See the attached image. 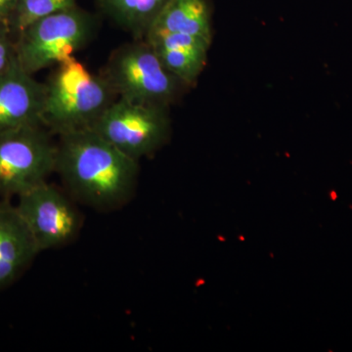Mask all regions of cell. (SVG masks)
I'll return each mask as SVG.
<instances>
[{
    "instance_id": "cell-4",
    "label": "cell",
    "mask_w": 352,
    "mask_h": 352,
    "mask_svg": "<svg viewBox=\"0 0 352 352\" xmlns=\"http://www.w3.org/2000/svg\"><path fill=\"white\" fill-rule=\"evenodd\" d=\"M98 28V18L78 6L44 17L16 36L18 63L34 75L74 56L94 41Z\"/></svg>"
},
{
    "instance_id": "cell-1",
    "label": "cell",
    "mask_w": 352,
    "mask_h": 352,
    "mask_svg": "<svg viewBox=\"0 0 352 352\" xmlns=\"http://www.w3.org/2000/svg\"><path fill=\"white\" fill-rule=\"evenodd\" d=\"M57 171L76 200L110 210L131 200L139 162L126 156L91 129L60 134Z\"/></svg>"
},
{
    "instance_id": "cell-3",
    "label": "cell",
    "mask_w": 352,
    "mask_h": 352,
    "mask_svg": "<svg viewBox=\"0 0 352 352\" xmlns=\"http://www.w3.org/2000/svg\"><path fill=\"white\" fill-rule=\"evenodd\" d=\"M118 98L170 107L186 88L166 69L145 39H134L113 51L101 73Z\"/></svg>"
},
{
    "instance_id": "cell-10",
    "label": "cell",
    "mask_w": 352,
    "mask_h": 352,
    "mask_svg": "<svg viewBox=\"0 0 352 352\" xmlns=\"http://www.w3.org/2000/svg\"><path fill=\"white\" fill-rule=\"evenodd\" d=\"M162 64L187 87H194L203 73L212 43L195 36L162 34L144 38Z\"/></svg>"
},
{
    "instance_id": "cell-9",
    "label": "cell",
    "mask_w": 352,
    "mask_h": 352,
    "mask_svg": "<svg viewBox=\"0 0 352 352\" xmlns=\"http://www.w3.org/2000/svg\"><path fill=\"white\" fill-rule=\"evenodd\" d=\"M38 254L17 208L3 199L0 201V289L12 285Z\"/></svg>"
},
{
    "instance_id": "cell-6",
    "label": "cell",
    "mask_w": 352,
    "mask_h": 352,
    "mask_svg": "<svg viewBox=\"0 0 352 352\" xmlns=\"http://www.w3.org/2000/svg\"><path fill=\"white\" fill-rule=\"evenodd\" d=\"M57 144L43 126L0 133V197H19L46 182L56 166Z\"/></svg>"
},
{
    "instance_id": "cell-8",
    "label": "cell",
    "mask_w": 352,
    "mask_h": 352,
    "mask_svg": "<svg viewBox=\"0 0 352 352\" xmlns=\"http://www.w3.org/2000/svg\"><path fill=\"white\" fill-rule=\"evenodd\" d=\"M45 87L16 63L0 75V133L43 126Z\"/></svg>"
},
{
    "instance_id": "cell-11",
    "label": "cell",
    "mask_w": 352,
    "mask_h": 352,
    "mask_svg": "<svg viewBox=\"0 0 352 352\" xmlns=\"http://www.w3.org/2000/svg\"><path fill=\"white\" fill-rule=\"evenodd\" d=\"M162 34H190L212 43V9L208 0H168L145 38Z\"/></svg>"
},
{
    "instance_id": "cell-2",
    "label": "cell",
    "mask_w": 352,
    "mask_h": 352,
    "mask_svg": "<svg viewBox=\"0 0 352 352\" xmlns=\"http://www.w3.org/2000/svg\"><path fill=\"white\" fill-rule=\"evenodd\" d=\"M44 87L43 124L58 135L90 129L118 99L104 76L95 75L75 56L58 63Z\"/></svg>"
},
{
    "instance_id": "cell-13",
    "label": "cell",
    "mask_w": 352,
    "mask_h": 352,
    "mask_svg": "<svg viewBox=\"0 0 352 352\" xmlns=\"http://www.w3.org/2000/svg\"><path fill=\"white\" fill-rule=\"evenodd\" d=\"M76 2L78 0H20L10 21L13 36L16 38L36 21L78 6Z\"/></svg>"
},
{
    "instance_id": "cell-15",
    "label": "cell",
    "mask_w": 352,
    "mask_h": 352,
    "mask_svg": "<svg viewBox=\"0 0 352 352\" xmlns=\"http://www.w3.org/2000/svg\"><path fill=\"white\" fill-rule=\"evenodd\" d=\"M20 0H0V21L10 25Z\"/></svg>"
},
{
    "instance_id": "cell-14",
    "label": "cell",
    "mask_w": 352,
    "mask_h": 352,
    "mask_svg": "<svg viewBox=\"0 0 352 352\" xmlns=\"http://www.w3.org/2000/svg\"><path fill=\"white\" fill-rule=\"evenodd\" d=\"M17 62L15 36L10 25L0 21V75L8 71Z\"/></svg>"
},
{
    "instance_id": "cell-7",
    "label": "cell",
    "mask_w": 352,
    "mask_h": 352,
    "mask_svg": "<svg viewBox=\"0 0 352 352\" xmlns=\"http://www.w3.org/2000/svg\"><path fill=\"white\" fill-rule=\"evenodd\" d=\"M18 212L29 227L39 252L75 239L80 217L69 199L47 182L18 197Z\"/></svg>"
},
{
    "instance_id": "cell-12",
    "label": "cell",
    "mask_w": 352,
    "mask_h": 352,
    "mask_svg": "<svg viewBox=\"0 0 352 352\" xmlns=\"http://www.w3.org/2000/svg\"><path fill=\"white\" fill-rule=\"evenodd\" d=\"M104 15L129 32L144 39L157 14L168 0H95Z\"/></svg>"
},
{
    "instance_id": "cell-5",
    "label": "cell",
    "mask_w": 352,
    "mask_h": 352,
    "mask_svg": "<svg viewBox=\"0 0 352 352\" xmlns=\"http://www.w3.org/2000/svg\"><path fill=\"white\" fill-rule=\"evenodd\" d=\"M90 129L139 162L155 154L170 138V107L118 98Z\"/></svg>"
}]
</instances>
